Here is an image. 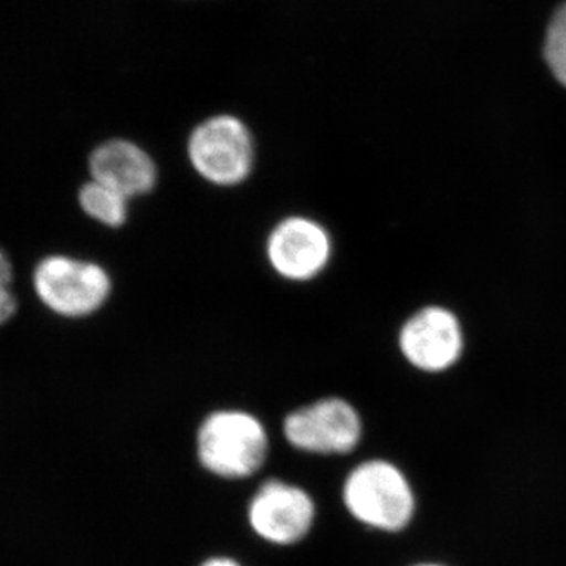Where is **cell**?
Instances as JSON below:
<instances>
[{"instance_id":"7","label":"cell","mask_w":566,"mask_h":566,"mask_svg":"<svg viewBox=\"0 0 566 566\" xmlns=\"http://www.w3.org/2000/svg\"><path fill=\"white\" fill-rule=\"evenodd\" d=\"M463 346L460 323L455 315L441 307L417 312L400 334L405 359L424 374H442L452 368L460 359Z\"/></svg>"},{"instance_id":"11","label":"cell","mask_w":566,"mask_h":566,"mask_svg":"<svg viewBox=\"0 0 566 566\" xmlns=\"http://www.w3.org/2000/svg\"><path fill=\"white\" fill-rule=\"evenodd\" d=\"M543 52L551 73L566 87V2L558 7L549 22Z\"/></svg>"},{"instance_id":"8","label":"cell","mask_w":566,"mask_h":566,"mask_svg":"<svg viewBox=\"0 0 566 566\" xmlns=\"http://www.w3.org/2000/svg\"><path fill=\"white\" fill-rule=\"evenodd\" d=\"M266 252L275 273L290 281H307L329 262V234L312 219L293 216L275 227Z\"/></svg>"},{"instance_id":"1","label":"cell","mask_w":566,"mask_h":566,"mask_svg":"<svg viewBox=\"0 0 566 566\" xmlns=\"http://www.w3.org/2000/svg\"><path fill=\"white\" fill-rule=\"evenodd\" d=\"M344 502L364 526L376 531L403 532L417 515V495L408 475L397 464L370 460L346 476Z\"/></svg>"},{"instance_id":"14","label":"cell","mask_w":566,"mask_h":566,"mask_svg":"<svg viewBox=\"0 0 566 566\" xmlns=\"http://www.w3.org/2000/svg\"><path fill=\"white\" fill-rule=\"evenodd\" d=\"M411 566H449V565L441 564V562L428 560V562H419V564H415V565H411Z\"/></svg>"},{"instance_id":"5","label":"cell","mask_w":566,"mask_h":566,"mask_svg":"<svg viewBox=\"0 0 566 566\" xmlns=\"http://www.w3.org/2000/svg\"><path fill=\"white\" fill-rule=\"evenodd\" d=\"M283 433L305 452L348 453L363 438V420L348 401L326 398L286 417Z\"/></svg>"},{"instance_id":"3","label":"cell","mask_w":566,"mask_h":566,"mask_svg":"<svg viewBox=\"0 0 566 566\" xmlns=\"http://www.w3.org/2000/svg\"><path fill=\"white\" fill-rule=\"evenodd\" d=\"M188 153L197 174L216 186L240 185L252 170L251 133L233 115L200 123L189 137Z\"/></svg>"},{"instance_id":"13","label":"cell","mask_w":566,"mask_h":566,"mask_svg":"<svg viewBox=\"0 0 566 566\" xmlns=\"http://www.w3.org/2000/svg\"><path fill=\"white\" fill-rule=\"evenodd\" d=\"M202 566H241L240 564H237V562L232 560V558H226V557H216L210 558V560L205 562Z\"/></svg>"},{"instance_id":"12","label":"cell","mask_w":566,"mask_h":566,"mask_svg":"<svg viewBox=\"0 0 566 566\" xmlns=\"http://www.w3.org/2000/svg\"><path fill=\"white\" fill-rule=\"evenodd\" d=\"M11 266L9 259L0 252V324L13 315L14 297L10 293Z\"/></svg>"},{"instance_id":"6","label":"cell","mask_w":566,"mask_h":566,"mask_svg":"<svg viewBox=\"0 0 566 566\" xmlns=\"http://www.w3.org/2000/svg\"><path fill=\"white\" fill-rule=\"evenodd\" d=\"M315 505L301 488L281 480L263 483L249 505L253 531L275 545H293L311 531Z\"/></svg>"},{"instance_id":"2","label":"cell","mask_w":566,"mask_h":566,"mask_svg":"<svg viewBox=\"0 0 566 566\" xmlns=\"http://www.w3.org/2000/svg\"><path fill=\"white\" fill-rule=\"evenodd\" d=\"M197 450L212 474L243 479L255 474L266 460V430L248 412H214L200 427Z\"/></svg>"},{"instance_id":"10","label":"cell","mask_w":566,"mask_h":566,"mask_svg":"<svg viewBox=\"0 0 566 566\" xmlns=\"http://www.w3.org/2000/svg\"><path fill=\"white\" fill-rule=\"evenodd\" d=\"M80 203L85 214L107 227H120L128 218V199L95 180L82 186Z\"/></svg>"},{"instance_id":"4","label":"cell","mask_w":566,"mask_h":566,"mask_svg":"<svg viewBox=\"0 0 566 566\" xmlns=\"http://www.w3.org/2000/svg\"><path fill=\"white\" fill-rule=\"evenodd\" d=\"M36 294L55 314L85 316L98 311L111 293V279L98 264L70 256L43 260L33 274Z\"/></svg>"},{"instance_id":"9","label":"cell","mask_w":566,"mask_h":566,"mask_svg":"<svg viewBox=\"0 0 566 566\" xmlns=\"http://www.w3.org/2000/svg\"><path fill=\"white\" fill-rule=\"evenodd\" d=\"M91 174L93 180L128 200L150 192L158 178L150 156L139 145L122 139L106 142L92 153Z\"/></svg>"}]
</instances>
